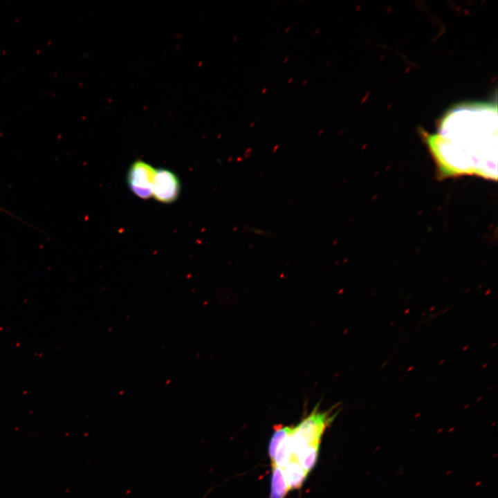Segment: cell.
Returning <instances> with one entry per match:
<instances>
[{"label": "cell", "mask_w": 498, "mask_h": 498, "mask_svg": "<svg viewBox=\"0 0 498 498\" xmlns=\"http://www.w3.org/2000/svg\"><path fill=\"white\" fill-rule=\"evenodd\" d=\"M181 192V183L176 174L169 169H156L154 174L152 196L163 203L176 201Z\"/></svg>", "instance_id": "277c9868"}, {"label": "cell", "mask_w": 498, "mask_h": 498, "mask_svg": "<svg viewBox=\"0 0 498 498\" xmlns=\"http://www.w3.org/2000/svg\"><path fill=\"white\" fill-rule=\"evenodd\" d=\"M156 169L149 163L137 160L127 171V181L131 192L141 199L152 196V186Z\"/></svg>", "instance_id": "3957f363"}, {"label": "cell", "mask_w": 498, "mask_h": 498, "mask_svg": "<svg viewBox=\"0 0 498 498\" xmlns=\"http://www.w3.org/2000/svg\"><path fill=\"white\" fill-rule=\"evenodd\" d=\"M338 410L330 409L320 411L315 407L296 426L290 434V444L293 456L302 449L313 445H320L322 436L335 418Z\"/></svg>", "instance_id": "7a4b0ae2"}, {"label": "cell", "mask_w": 498, "mask_h": 498, "mask_svg": "<svg viewBox=\"0 0 498 498\" xmlns=\"http://www.w3.org/2000/svg\"><path fill=\"white\" fill-rule=\"evenodd\" d=\"M289 436L290 435L280 444L276 452L274 460L272 462V463H275L282 468L293 457Z\"/></svg>", "instance_id": "9c48e42d"}, {"label": "cell", "mask_w": 498, "mask_h": 498, "mask_svg": "<svg viewBox=\"0 0 498 498\" xmlns=\"http://www.w3.org/2000/svg\"><path fill=\"white\" fill-rule=\"evenodd\" d=\"M320 445H313L304 448L294 456L300 466L308 474L316 463Z\"/></svg>", "instance_id": "52a82bcc"}, {"label": "cell", "mask_w": 498, "mask_h": 498, "mask_svg": "<svg viewBox=\"0 0 498 498\" xmlns=\"http://www.w3.org/2000/svg\"><path fill=\"white\" fill-rule=\"evenodd\" d=\"M282 469L289 490L302 487L308 473L300 466L294 456Z\"/></svg>", "instance_id": "5b68a950"}, {"label": "cell", "mask_w": 498, "mask_h": 498, "mask_svg": "<svg viewBox=\"0 0 498 498\" xmlns=\"http://www.w3.org/2000/svg\"><path fill=\"white\" fill-rule=\"evenodd\" d=\"M497 106L470 102L450 109L436 131L423 132L441 178L476 175L497 177Z\"/></svg>", "instance_id": "6da1fadb"}, {"label": "cell", "mask_w": 498, "mask_h": 498, "mask_svg": "<svg viewBox=\"0 0 498 498\" xmlns=\"http://www.w3.org/2000/svg\"><path fill=\"white\" fill-rule=\"evenodd\" d=\"M289 490L283 469L272 463L271 490L270 498H285Z\"/></svg>", "instance_id": "8992f818"}, {"label": "cell", "mask_w": 498, "mask_h": 498, "mask_svg": "<svg viewBox=\"0 0 498 498\" xmlns=\"http://www.w3.org/2000/svg\"><path fill=\"white\" fill-rule=\"evenodd\" d=\"M250 232H253L254 234H258L259 235H266V236L268 235L266 232L259 230V229L252 228L250 230Z\"/></svg>", "instance_id": "30bf717a"}, {"label": "cell", "mask_w": 498, "mask_h": 498, "mask_svg": "<svg viewBox=\"0 0 498 498\" xmlns=\"http://www.w3.org/2000/svg\"><path fill=\"white\" fill-rule=\"evenodd\" d=\"M292 428L293 426L277 425L275 427V430L268 445V455L271 462L273 461L276 452L280 444L290 435Z\"/></svg>", "instance_id": "ba28073f"}]
</instances>
